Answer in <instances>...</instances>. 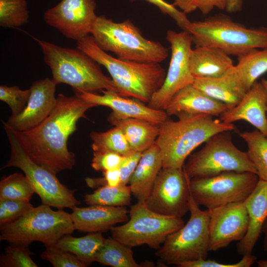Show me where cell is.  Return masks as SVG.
<instances>
[{"label": "cell", "instance_id": "6da1fadb", "mask_svg": "<svg viewBox=\"0 0 267 267\" xmlns=\"http://www.w3.org/2000/svg\"><path fill=\"white\" fill-rule=\"evenodd\" d=\"M96 106L76 95L59 94L48 116L35 128L19 132L30 158L57 175L71 170L76 162L74 153L67 147L68 139L77 130L78 121Z\"/></svg>", "mask_w": 267, "mask_h": 267}, {"label": "cell", "instance_id": "7a4b0ae2", "mask_svg": "<svg viewBox=\"0 0 267 267\" xmlns=\"http://www.w3.org/2000/svg\"><path fill=\"white\" fill-rule=\"evenodd\" d=\"M77 42V48L106 69L122 96L148 103L164 82L167 73L160 63L114 57L101 49L91 35Z\"/></svg>", "mask_w": 267, "mask_h": 267}, {"label": "cell", "instance_id": "3957f363", "mask_svg": "<svg viewBox=\"0 0 267 267\" xmlns=\"http://www.w3.org/2000/svg\"><path fill=\"white\" fill-rule=\"evenodd\" d=\"M233 124H225L208 114H199L166 120L160 125L155 143L162 155V168L182 169L186 158L198 146L220 132L234 130Z\"/></svg>", "mask_w": 267, "mask_h": 267}, {"label": "cell", "instance_id": "277c9868", "mask_svg": "<svg viewBox=\"0 0 267 267\" xmlns=\"http://www.w3.org/2000/svg\"><path fill=\"white\" fill-rule=\"evenodd\" d=\"M35 39L43 53L45 63L51 69L52 79L57 85L67 84L76 92L95 93L111 90L118 92L112 79L103 73L100 64L83 51Z\"/></svg>", "mask_w": 267, "mask_h": 267}, {"label": "cell", "instance_id": "5b68a950", "mask_svg": "<svg viewBox=\"0 0 267 267\" xmlns=\"http://www.w3.org/2000/svg\"><path fill=\"white\" fill-rule=\"evenodd\" d=\"M91 34L101 49L123 60L160 63L169 55L168 48L145 38L130 20L115 22L104 16H97Z\"/></svg>", "mask_w": 267, "mask_h": 267}, {"label": "cell", "instance_id": "8992f818", "mask_svg": "<svg viewBox=\"0 0 267 267\" xmlns=\"http://www.w3.org/2000/svg\"><path fill=\"white\" fill-rule=\"evenodd\" d=\"M187 32L196 46L218 48L229 55L239 56L253 49L267 48V28H248L224 14L191 22Z\"/></svg>", "mask_w": 267, "mask_h": 267}, {"label": "cell", "instance_id": "52a82bcc", "mask_svg": "<svg viewBox=\"0 0 267 267\" xmlns=\"http://www.w3.org/2000/svg\"><path fill=\"white\" fill-rule=\"evenodd\" d=\"M11 153L2 169L15 167L20 169L32 185L42 204L58 209H73L81 202L74 195L75 190L68 188L58 179L56 175L35 162L29 156L19 132L2 121Z\"/></svg>", "mask_w": 267, "mask_h": 267}, {"label": "cell", "instance_id": "ba28073f", "mask_svg": "<svg viewBox=\"0 0 267 267\" xmlns=\"http://www.w3.org/2000/svg\"><path fill=\"white\" fill-rule=\"evenodd\" d=\"M0 226V241L28 245L39 241L45 247L55 245L62 237L76 230L71 214L62 209L54 211L43 204Z\"/></svg>", "mask_w": 267, "mask_h": 267}, {"label": "cell", "instance_id": "9c48e42d", "mask_svg": "<svg viewBox=\"0 0 267 267\" xmlns=\"http://www.w3.org/2000/svg\"><path fill=\"white\" fill-rule=\"evenodd\" d=\"M183 169L190 179L227 172L257 174L247 152L240 150L232 142L230 131L220 132L210 137L201 149L189 155Z\"/></svg>", "mask_w": 267, "mask_h": 267}, {"label": "cell", "instance_id": "30bf717a", "mask_svg": "<svg viewBox=\"0 0 267 267\" xmlns=\"http://www.w3.org/2000/svg\"><path fill=\"white\" fill-rule=\"evenodd\" d=\"M189 211L190 216L186 223L170 234L156 252L162 262L178 266L206 259L210 251L209 210H202L190 194Z\"/></svg>", "mask_w": 267, "mask_h": 267}, {"label": "cell", "instance_id": "8fae6325", "mask_svg": "<svg viewBox=\"0 0 267 267\" xmlns=\"http://www.w3.org/2000/svg\"><path fill=\"white\" fill-rule=\"evenodd\" d=\"M129 220L110 229L112 237L130 247L147 245L158 250L167 237L184 224L182 218L162 215L137 201L129 211Z\"/></svg>", "mask_w": 267, "mask_h": 267}, {"label": "cell", "instance_id": "7c38bea8", "mask_svg": "<svg viewBox=\"0 0 267 267\" xmlns=\"http://www.w3.org/2000/svg\"><path fill=\"white\" fill-rule=\"evenodd\" d=\"M259 178L252 172H224L214 176L191 178L192 197L200 206L211 210L231 203L244 202Z\"/></svg>", "mask_w": 267, "mask_h": 267}, {"label": "cell", "instance_id": "4fadbf2b", "mask_svg": "<svg viewBox=\"0 0 267 267\" xmlns=\"http://www.w3.org/2000/svg\"><path fill=\"white\" fill-rule=\"evenodd\" d=\"M166 39L171 50L168 70L163 85L147 104L151 108L163 110L178 91L192 84L194 80L189 66L193 43L190 34L185 31L177 32L169 30Z\"/></svg>", "mask_w": 267, "mask_h": 267}, {"label": "cell", "instance_id": "5bb4252c", "mask_svg": "<svg viewBox=\"0 0 267 267\" xmlns=\"http://www.w3.org/2000/svg\"><path fill=\"white\" fill-rule=\"evenodd\" d=\"M190 178L182 169L162 168L144 201L159 214L182 218L189 211Z\"/></svg>", "mask_w": 267, "mask_h": 267}, {"label": "cell", "instance_id": "9a60e30c", "mask_svg": "<svg viewBox=\"0 0 267 267\" xmlns=\"http://www.w3.org/2000/svg\"><path fill=\"white\" fill-rule=\"evenodd\" d=\"M94 0H62L44 13L47 24L77 41L91 34L97 18Z\"/></svg>", "mask_w": 267, "mask_h": 267}, {"label": "cell", "instance_id": "2e32d148", "mask_svg": "<svg viewBox=\"0 0 267 267\" xmlns=\"http://www.w3.org/2000/svg\"><path fill=\"white\" fill-rule=\"evenodd\" d=\"M208 210L210 251L226 247L244 237L249 219L244 202L231 203Z\"/></svg>", "mask_w": 267, "mask_h": 267}, {"label": "cell", "instance_id": "e0dca14e", "mask_svg": "<svg viewBox=\"0 0 267 267\" xmlns=\"http://www.w3.org/2000/svg\"><path fill=\"white\" fill-rule=\"evenodd\" d=\"M56 85L48 78L34 82L30 88V97L23 111L16 116L11 115L5 123L19 132L31 130L40 125L56 104Z\"/></svg>", "mask_w": 267, "mask_h": 267}, {"label": "cell", "instance_id": "ac0fdd59", "mask_svg": "<svg viewBox=\"0 0 267 267\" xmlns=\"http://www.w3.org/2000/svg\"><path fill=\"white\" fill-rule=\"evenodd\" d=\"M102 94L88 92H76L75 95L96 106L110 108L116 116L122 118H135L161 124L168 117L165 110L152 108L135 98L120 95L116 91L102 90Z\"/></svg>", "mask_w": 267, "mask_h": 267}, {"label": "cell", "instance_id": "d6986e66", "mask_svg": "<svg viewBox=\"0 0 267 267\" xmlns=\"http://www.w3.org/2000/svg\"><path fill=\"white\" fill-rule=\"evenodd\" d=\"M267 101L264 85L256 82L238 104L220 116V120L225 124L244 120L267 137Z\"/></svg>", "mask_w": 267, "mask_h": 267}, {"label": "cell", "instance_id": "ffe728a7", "mask_svg": "<svg viewBox=\"0 0 267 267\" xmlns=\"http://www.w3.org/2000/svg\"><path fill=\"white\" fill-rule=\"evenodd\" d=\"M232 107L211 97L191 84L178 91L165 110L168 116L178 118L199 114L220 116Z\"/></svg>", "mask_w": 267, "mask_h": 267}, {"label": "cell", "instance_id": "44dd1931", "mask_svg": "<svg viewBox=\"0 0 267 267\" xmlns=\"http://www.w3.org/2000/svg\"><path fill=\"white\" fill-rule=\"evenodd\" d=\"M71 214L76 229L83 232H104L129 219L125 207L92 205L75 207Z\"/></svg>", "mask_w": 267, "mask_h": 267}, {"label": "cell", "instance_id": "7402d4cb", "mask_svg": "<svg viewBox=\"0 0 267 267\" xmlns=\"http://www.w3.org/2000/svg\"><path fill=\"white\" fill-rule=\"evenodd\" d=\"M244 203L248 215V227L236 246L238 253L242 256L252 254L267 218V181L259 179Z\"/></svg>", "mask_w": 267, "mask_h": 267}, {"label": "cell", "instance_id": "603a6c76", "mask_svg": "<svg viewBox=\"0 0 267 267\" xmlns=\"http://www.w3.org/2000/svg\"><path fill=\"white\" fill-rule=\"evenodd\" d=\"M267 72V48H256L238 56L237 64L223 76L232 86L246 93Z\"/></svg>", "mask_w": 267, "mask_h": 267}, {"label": "cell", "instance_id": "cb8c5ba5", "mask_svg": "<svg viewBox=\"0 0 267 267\" xmlns=\"http://www.w3.org/2000/svg\"><path fill=\"white\" fill-rule=\"evenodd\" d=\"M163 167V158L155 143L143 151L129 184L132 194L138 201H145Z\"/></svg>", "mask_w": 267, "mask_h": 267}, {"label": "cell", "instance_id": "d4e9b609", "mask_svg": "<svg viewBox=\"0 0 267 267\" xmlns=\"http://www.w3.org/2000/svg\"><path fill=\"white\" fill-rule=\"evenodd\" d=\"M233 65L229 55L218 48L198 46L190 52V69L194 78L221 77Z\"/></svg>", "mask_w": 267, "mask_h": 267}, {"label": "cell", "instance_id": "484cf974", "mask_svg": "<svg viewBox=\"0 0 267 267\" xmlns=\"http://www.w3.org/2000/svg\"><path fill=\"white\" fill-rule=\"evenodd\" d=\"M108 121L123 131L133 151L143 152L155 142L160 125L135 118H122L111 113Z\"/></svg>", "mask_w": 267, "mask_h": 267}, {"label": "cell", "instance_id": "4316f807", "mask_svg": "<svg viewBox=\"0 0 267 267\" xmlns=\"http://www.w3.org/2000/svg\"><path fill=\"white\" fill-rule=\"evenodd\" d=\"M105 240L101 232H90L80 237L68 234L62 237L55 245L75 255L87 267L95 262L96 255Z\"/></svg>", "mask_w": 267, "mask_h": 267}, {"label": "cell", "instance_id": "83f0119b", "mask_svg": "<svg viewBox=\"0 0 267 267\" xmlns=\"http://www.w3.org/2000/svg\"><path fill=\"white\" fill-rule=\"evenodd\" d=\"M132 248L112 237L105 239L96 255L95 262L112 267H140Z\"/></svg>", "mask_w": 267, "mask_h": 267}, {"label": "cell", "instance_id": "f1b7e54d", "mask_svg": "<svg viewBox=\"0 0 267 267\" xmlns=\"http://www.w3.org/2000/svg\"><path fill=\"white\" fill-rule=\"evenodd\" d=\"M192 85L211 97L232 107L245 94L233 87L223 76L215 78H194Z\"/></svg>", "mask_w": 267, "mask_h": 267}, {"label": "cell", "instance_id": "f546056e", "mask_svg": "<svg viewBox=\"0 0 267 267\" xmlns=\"http://www.w3.org/2000/svg\"><path fill=\"white\" fill-rule=\"evenodd\" d=\"M240 136L247 144L246 152L259 179L267 181V137L257 129Z\"/></svg>", "mask_w": 267, "mask_h": 267}, {"label": "cell", "instance_id": "4dcf8cb0", "mask_svg": "<svg viewBox=\"0 0 267 267\" xmlns=\"http://www.w3.org/2000/svg\"><path fill=\"white\" fill-rule=\"evenodd\" d=\"M132 192L129 185L103 186L84 196L85 202L89 206L101 205L125 207L130 205Z\"/></svg>", "mask_w": 267, "mask_h": 267}, {"label": "cell", "instance_id": "1f68e13d", "mask_svg": "<svg viewBox=\"0 0 267 267\" xmlns=\"http://www.w3.org/2000/svg\"><path fill=\"white\" fill-rule=\"evenodd\" d=\"M93 152H112L125 156L133 152L122 130L115 127L104 132L90 134Z\"/></svg>", "mask_w": 267, "mask_h": 267}, {"label": "cell", "instance_id": "d6a6232c", "mask_svg": "<svg viewBox=\"0 0 267 267\" xmlns=\"http://www.w3.org/2000/svg\"><path fill=\"white\" fill-rule=\"evenodd\" d=\"M34 193L32 185L22 174L15 173L4 176L0 181V199L30 201Z\"/></svg>", "mask_w": 267, "mask_h": 267}, {"label": "cell", "instance_id": "836d02e7", "mask_svg": "<svg viewBox=\"0 0 267 267\" xmlns=\"http://www.w3.org/2000/svg\"><path fill=\"white\" fill-rule=\"evenodd\" d=\"M26 0H0V26L18 27L28 22Z\"/></svg>", "mask_w": 267, "mask_h": 267}, {"label": "cell", "instance_id": "e575fe53", "mask_svg": "<svg viewBox=\"0 0 267 267\" xmlns=\"http://www.w3.org/2000/svg\"><path fill=\"white\" fill-rule=\"evenodd\" d=\"M27 244L9 243L0 256V267H38Z\"/></svg>", "mask_w": 267, "mask_h": 267}, {"label": "cell", "instance_id": "d590c367", "mask_svg": "<svg viewBox=\"0 0 267 267\" xmlns=\"http://www.w3.org/2000/svg\"><path fill=\"white\" fill-rule=\"evenodd\" d=\"M30 89H21L19 87L6 85L0 86V99L7 104L12 111V116L21 113L28 102Z\"/></svg>", "mask_w": 267, "mask_h": 267}, {"label": "cell", "instance_id": "8d00e7d4", "mask_svg": "<svg viewBox=\"0 0 267 267\" xmlns=\"http://www.w3.org/2000/svg\"><path fill=\"white\" fill-rule=\"evenodd\" d=\"M41 258L49 262L54 267H87L75 255L56 245L46 247V249L41 254Z\"/></svg>", "mask_w": 267, "mask_h": 267}, {"label": "cell", "instance_id": "74e56055", "mask_svg": "<svg viewBox=\"0 0 267 267\" xmlns=\"http://www.w3.org/2000/svg\"><path fill=\"white\" fill-rule=\"evenodd\" d=\"M33 207L28 201L0 199V225L18 219Z\"/></svg>", "mask_w": 267, "mask_h": 267}, {"label": "cell", "instance_id": "f35d334b", "mask_svg": "<svg viewBox=\"0 0 267 267\" xmlns=\"http://www.w3.org/2000/svg\"><path fill=\"white\" fill-rule=\"evenodd\" d=\"M123 157L112 152H93L91 166L94 170L102 172L118 168Z\"/></svg>", "mask_w": 267, "mask_h": 267}, {"label": "cell", "instance_id": "ab89813d", "mask_svg": "<svg viewBox=\"0 0 267 267\" xmlns=\"http://www.w3.org/2000/svg\"><path fill=\"white\" fill-rule=\"evenodd\" d=\"M242 259L234 264H222L215 260L199 259L178 264L179 267H250L255 262L257 257L252 254L243 256Z\"/></svg>", "mask_w": 267, "mask_h": 267}, {"label": "cell", "instance_id": "60d3db41", "mask_svg": "<svg viewBox=\"0 0 267 267\" xmlns=\"http://www.w3.org/2000/svg\"><path fill=\"white\" fill-rule=\"evenodd\" d=\"M132 1L137 0H131ZM156 5L160 11L165 14L172 17L177 25L183 31H187V28L191 21L187 18L186 14L181 10L177 9L173 5L164 0H145Z\"/></svg>", "mask_w": 267, "mask_h": 267}, {"label": "cell", "instance_id": "b9f144b4", "mask_svg": "<svg viewBox=\"0 0 267 267\" xmlns=\"http://www.w3.org/2000/svg\"><path fill=\"white\" fill-rule=\"evenodd\" d=\"M142 152L133 151L129 154L123 156L119 167L121 176V184L127 185L132 174L135 171Z\"/></svg>", "mask_w": 267, "mask_h": 267}, {"label": "cell", "instance_id": "7bdbcfd3", "mask_svg": "<svg viewBox=\"0 0 267 267\" xmlns=\"http://www.w3.org/2000/svg\"><path fill=\"white\" fill-rule=\"evenodd\" d=\"M227 0H199L197 9L203 15L209 13L214 8L226 10Z\"/></svg>", "mask_w": 267, "mask_h": 267}, {"label": "cell", "instance_id": "ee69618b", "mask_svg": "<svg viewBox=\"0 0 267 267\" xmlns=\"http://www.w3.org/2000/svg\"><path fill=\"white\" fill-rule=\"evenodd\" d=\"M105 186H116L121 184V176L119 168L103 172Z\"/></svg>", "mask_w": 267, "mask_h": 267}, {"label": "cell", "instance_id": "f6af8a7d", "mask_svg": "<svg viewBox=\"0 0 267 267\" xmlns=\"http://www.w3.org/2000/svg\"><path fill=\"white\" fill-rule=\"evenodd\" d=\"M175 4L184 13L188 14L197 9L199 0H174Z\"/></svg>", "mask_w": 267, "mask_h": 267}, {"label": "cell", "instance_id": "bcb514c9", "mask_svg": "<svg viewBox=\"0 0 267 267\" xmlns=\"http://www.w3.org/2000/svg\"><path fill=\"white\" fill-rule=\"evenodd\" d=\"M242 6V0H227L226 10L227 12H235L240 10Z\"/></svg>", "mask_w": 267, "mask_h": 267}, {"label": "cell", "instance_id": "7dc6e473", "mask_svg": "<svg viewBox=\"0 0 267 267\" xmlns=\"http://www.w3.org/2000/svg\"><path fill=\"white\" fill-rule=\"evenodd\" d=\"M262 232L264 233V247L267 253V218L265 221L262 228Z\"/></svg>", "mask_w": 267, "mask_h": 267}, {"label": "cell", "instance_id": "c3c4849f", "mask_svg": "<svg viewBox=\"0 0 267 267\" xmlns=\"http://www.w3.org/2000/svg\"><path fill=\"white\" fill-rule=\"evenodd\" d=\"M258 265L260 267H267V260H260L258 261Z\"/></svg>", "mask_w": 267, "mask_h": 267}, {"label": "cell", "instance_id": "681fc988", "mask_svg": "<svg viewBox=\"0 0 267 267\" xmlns=\"http://www.w3.org/2000/svg\"><path fill=\"white\" fill-rule=\"evenodd\" d=\"M261 82L263 84V85H264L265 89H266V92H267V80L266 79H263L261 81Z\"/></svg>", "mask_w": 267, "mask_h": 267}, {"label": "cell", "instance_id": "f907efd6", "mask_svg": "<svg viewBox=\"0 0 267 267\" xmlns=\"http://www.w3.org/2000/svg\"></svg>", "mask_w": 267, "mask_h": 267}]
</instances>
